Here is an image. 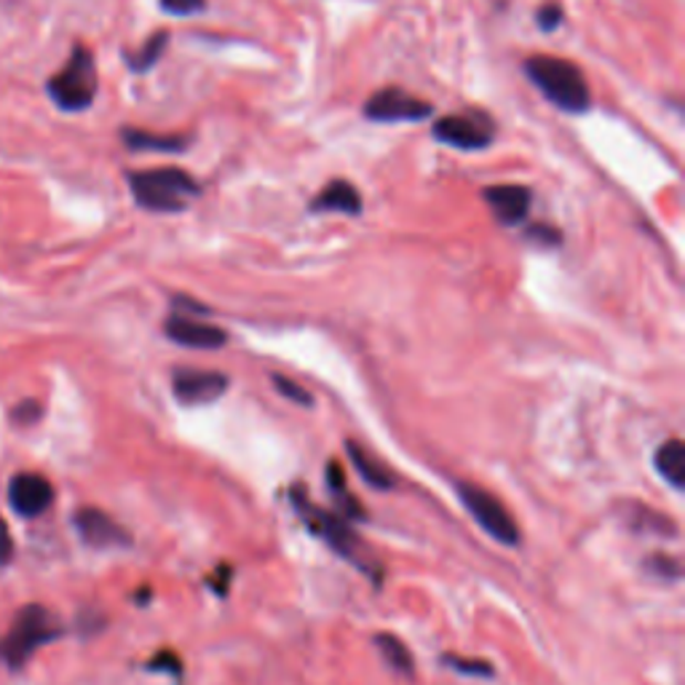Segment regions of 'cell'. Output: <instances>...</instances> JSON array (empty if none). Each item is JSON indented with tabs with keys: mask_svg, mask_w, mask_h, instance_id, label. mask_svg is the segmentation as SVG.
Returning a JSON list of instances; mask_svg holds the SVG:
<instances>
[{
	"mask_svg": "<svg viewBox=\"0 0 685 685\" xmlns=\"http://www.w3.org/2000/svg\"><path fill=\"white\" fill-rule=\"evenodd\" d=\"M632 517L626 519L630 523V528H634L637 533H656V536H677V528L675 523L667 517H662V514L645 509V506H632Z\"/></svg>",
	"mask_w": 685,
	"mask_h": 685,
	"instance_id": "obj_20",
	"label": "cell"
},
{
	"mask_svg": "<svg viewBox=\"0 0 685 685\" xmlns=\"http://www.w3.org/2000/svg\"><path fill=\"white\" fill-rule=\"evenodd\" d=\"M167 46H169V33L167 30H158V33H154L143 43L139 52L124 54L126 67H129L131 73H148V70H154L158 65V60H161L164 52H167Z\"/></svg>",
	"mask_w": 685,
	"mask_h": 685,
	"instance_id": "obj_18",
	"label": "cell"
},
{
	"mask_svg": "<svg viewBox=\"0 0 685 685\" xmlns=\"http://www.w3.org/2000/svg\"><path fill=\"white\" fill-rule=\"evenodd\" d=\"M348 450V459H351L354 468L359 472V477L367 482L370 487H376V491H391L394 487V477H391L389 472H386L380 463H376V459H372L367 450H361L357 442H348L346 445Z\"/></svg>",
	"mask_w": 685,
	"mask_h": 685,
	"instance_id": "obj_17",
	"label": "cell"
},
{
	"mask_svg": "<svg viewBox=\"0 0 685 685\" xmlns=\"http://www.w3.org/2000/svg\"><path fill=\"white\" fill-rule=\"evenodd\" d=\"M126 180H129L131 196H135L137 207L158 214L186 212L190 201L201 196L199 180H193L186 169L177 167L129 171Z\"/></svg>",
	"mask_w": 685,
	"mask_h": 685,
	"instance_id": "obj_2",
	"label": "cell"
},
{
	"mask_svg": "<svg viewBox=\"0 0 685 685\" xmlns=\"http://www.w3.org/2000/svg\"><path fill=\"white\" fill-rule=\"evenodd\" d=\"M455 491H459L461 504L466 506V512L472 514L474 519H477L479 528L485 530L487 536L496 538V541L504 544V547H517L519 544L517 523H514L512 514L504 509V504H500L493 493L482 491V487L472 485V482H459Z\"/></svg>",
	"mask_w": 685,
	"mask_h": 685,
	"instance_id": "obj_6",
	"label": "cell"
},
{
	"mask_svg": "<svg viewBox=\"0 0 685 685\" xmlns=\"http://www.w3.org/2000/svg\"><path fill=\"white\" fill-rule=\"evenodd\" d=\"M38 408L33 402H24V404H19V408L14 410V418L17 421H22V423H35L38 421Z\"/></svg>",
	"mask_w": 685,
	"mask_h": 685,
	"instance_id": "obj_29",
	"label": "cell"
},
{
	"mask_svg": "<svg viewBox=\"0 0 685 685\" xmlns=\"http://www.w3.org/2000/svg\"><path fill=\"white\" fill-rule=\"evenodd\" d=\"M60 634L62 624L49 608L24 605L11 621L9 632L0 637V662L11 670L24 667L41 645L52 643Z\"/></svg>",
	"mask_w": 685,
	"mask_h": 685,
	"instance_id": "obj_4",
	"label": "cell"
},
{
	"mask_svg": "<svg viewBox=\"0 0 685 685\" xmlns=\"http://www.w3.org/2000/svg\"><path fill=\"white\" fill-rule=\"evenodd\" d=\"M164 14L171 17H193L207 9V0H158Z\"/></svg>",
	"mask_w": 685,
	"mask_h": 685,
	"instance_id": "obj_23",
	"label": "cell"
},
{
	"mask_svg": "<svg viewBox=\"0 0 685 685\" xmlns=\"http://www.w3.org/2000/svg\"><path fill=\"white\" fill-rule=\"evenodd\" d=\"M308 209L314 214H348V218H357L361 214V196L359 190L351 186L348 180H329L319 193L310 199Z\"/></svg>",
	"mask_w": 685,
	"mask_h": 685,
	"instance_id": "obj_14",
	"label": "cell"
},
{
	"mask_svg": "<svg viewBox=\"0 0 685 685\" xmlns=\"http://www.w3.org/2000/svg\"><path fill=\"white\" fill-rule=\"evenodd\" d=\"M562 17H566V11H562L560 3H544L541 9L536 11V24L544 33H555L562 24Z\"/></svg>",
	"mask_w": 685,
	"mask_h": 685,
	"instance_id": "obj_24",
	"label": "cell"
},
{
	"mask_svg": "<svg viewBox=\"0 0 685 685\" xmlns=\"http://www.w3.org/2000/svg\"><path fill=\"white\" fill-rule=\"evenodd\" d=\"M482 199L491 207L500 225H519L528 218L533 193L525 186H491L482 190Z\"/></svg>",
	"mask_w": 685,
	"mask_h": 685,
	"instance_id": "obj_13",
	"label": "cell"
},
{
	"mask_svg": "<svg viewBox=\"0 0 685 685\" xmlns=\"http://www.w3.org/2000/svg\"><path fill=\"white\" fill-rule=\"evenodd\" d=\"M431 135L436 143L450 145L459 150H485L496 137L493 120L485 113L472 110L463 116H445L431 126Z\"/></svg>",
	"mask_w": 685,
	"mask_h": 685,
	"instance_id": "obj_8",
	"label": "cell"
},
{
	"mask_svg": "<svg viewBox=\"0 0 685 685\" xmlns=\"http://www.w3.org/2000/svg\"><path fill=\"white\" fill-rule=\"evenodd\" d=\"M645 570H649V573H653V576H658V579H664V581L681 579V562L672 560V557H667V555L649 557V560H645Z\"/></svg>",
	"mask_w": 685,
	"mask_h": 685,
	"instance_id": "obj_22",
	"label": "cell"
},
{
	"mask_svg": "<svg viewBox=\"0 0 685 685\" xmlns=\"http://www.w3.org/2000/svg\"><path fill=\"white\" fill-rule=\"evenodd\" d=\"M525 75L560 110L587 113L589 105H592L587 78H583V73L573 62L560 60V56L536 54L525 60Z\"/></svg>",
	"mask_w": 685,
	"mask_h": 685,
	"instance_id": "obj_3",
	"label": "cell"
},
{
	"mask_svg": "<svg viewBox=\"0 0 685 685\" xmlns=\"http://www.w3.org/2000/svg\"><path fill=\"white\" fill-rule=\"evenodd\" d=\"M11 557H14V538H11L6 519L0 517V568L9 566Z\"/></svg>",
	"mask_w": 685,
	"mask_h": 685,
	"instance_id": "obj_26",
	"label": "cell"
},
{
	"mask_svg": "<svg viewBox=\"0 0 685 685\" xmlns=\"http://www.w3.org/2000/svg\"><path fill=\"white\" fill-rule=\"evenodd\" d=\"M73 523L81 541L94 549H116V547H129L131 544L129 533L120 528L110 514L94 509V506H84V509L75 512Z\"/></svg>",
	"mask_w": 685,
	"mask_h": 685,
	"instance_id": "obj_10",
	"label": "cell"
},
{
	"mask_svg": "<svg viewBox=\"0 0 685 685\" xmlns=\"http://www.w3.org/2000/svg\"><path fill=\"white\" fill-rule=\"evenodd\" d=\"M445 664H450L461 675L472 677H493V667L485 662H472V658H459V656H445Z\"/></svg>",
	"mask_w": 685,
	"mask_h": 685,
	"instance_id": "obj_25",
	"label": "cell"
},
{
	"mask_svg": "<svg viewBox=\"0 0 685 685\" xmlns=\"http://www.w3.org/2000/svg\"><path fill=\"white\" fill-rule=\"evenodd\" d=\"M9 500L22 517H38L54 504V487L41 474H17L9 485Z\"/></svg>",
	"mask_w": 685,
	"mask_h": 685,
	"instance_id": "obj_12",
	"label": "cell"
},
{
	"mask_svg": "<svg viewBox=\"0 0 685 685\" xmlns=\"http://www.w3.org/2000/svg\"><path fill=\"white\" fill-rule=\"evenodd\" d=\"M271 380H274V389L278 391V397L289 399V402L295 404H303V408H314V397H310L301 383H295V380L287 376H274Z\"/></svg>",
	"mask_w": 685,
	"mask_h": 685,
	"instance_id": "obj_21",
	"label": "cell"
},
{
	"mask_svg": "<svg viewBox=\"0 0 685 685\" xmlns=\"http://www.w3.org/2000/svg\"><path fill=\"white\" fill-rule=\"evenodd\" d=\"M656 472L667 485L675 487V491H683L685 487V445L681 440H670L664 442L662 447L656 450Z\"/></svg>",
	"mask_w": 685,
	"mask_h": 685,
	"instance_id": "obj_16",
	"label": "cell"
},
{
	"mask_svg": "<svg viewBox=\"0 0 685 685\" xmlns=\"http://www.w3.org/2000/svg\"><path fill=\"white\" fill-rule=\"evenodd\" d=\"M292 504H295V509L297 514H301L303 523H306V528L310 533H316L319 538H325L327 547L333 549L335 555H340L342 560L354 562L361 573H370L378 579V573H380L378 560L376 557H370L367 544L361 541V538L357 536V530L348 525L346 517H338V514L314 506V500L308 498L306 487L303 485H292Z\"/></svg>",
	"mask_w": 685,
	"mask_h": 685,
	"instance_id": "obj_1",
	"label": "cell"
},
{
	"mask_svg": "<svg viewBox=\"0 0 685 685\" xmlns=\"http://www.w3.org/2000/svg\"><path fill=\"white\" fill-rule=\"evenodd\" d=\"M231 380L223 372L214 370H193V367H180L171 376V389H175L177 402L186 408H201V404L218 402L225 394Z\"/></svg>",
	"mask_w": 685,
	"mask_h": 685,
	"instance_id": "obj_9",
	"label": "cell"
},
{
	"mask_svg": "<svg viewBox=\"0 0 685 685\" xmlns=\"http://www.w3.org/2000/svg\"><path fill=\"white\" fill-rule=\"evenodd\" d=\"M97 65H94V54L86 46H73L65 67L46 81V92L52 103L65 113H81L88 110L97 99Z\"/></svg>",
	"mask_w": 685,
	"mask_h": 685,
	"instance_id": "obj_5",
	"label": "cell"
},
{
	"mask_svg": "<svg viewBox=\"0 0 685 685\" xmlns=\"http://www.w3.org/2000/svg\"><path fill=\"white\" fill-rule=\"evenodd\" d=\"M327 485H329V491L335 493V496H342V493H348L346 491V474H342V468H340V463H327Z\"/></svg>",
	"mask_w": 685,
	"mask_h": 685,
	"instance_id": "obj_27",
	"label": "cell"
},
{
	"mask_svg": "<svg viewBox=\"0 0 685 685\" xmlns=\"http://www.w3.org/2000/svg\"><path fill=\"white\" fill-rule=\"evenodd\" d=\"M376 643L380 649V656H383V662L389 664L391 670L399 672L402 677H412V672H415V662H412V653L408 651V645H404L397 634H389V632L378 634Z\"/></svg>",
	"mask_w": 685,
	"mask_h": 685,
	"instance_id": "obj_19",
	"label": "cell"
},
{
	"mask_svg": "<svg viewBox=\"0 0 685 685\" xmlns=\"http://www.w3.org/2000/svg\"><path fill=\"white\" fill-rule=\"evenodd\" d=\"M120 139L135 154H186L190 145V137L186 135H150L143 129H129V126L120 131Z\"/></svg>",
	"mask_w": 685,
	"mask_h": 685,
	"instance_id": "obj_15",
	"label": "cell"
},
{
	"mask_svg": "<svg viewBox=\"0 0 685 685\" xmlns=\"http://www.w3.org/2000/svg\"><path fill=\"white\" fill-rule=\"evenodd\" d=\"M528 236L536 239V241H544V244H549V246L560 244V231H557V228H551V225H533L528 231Z\"/></svg>",
	"mask_w": 685,
	"mask_h": 685,
	"instance_id": "obj_28",
	"label": "cell"
},
{
	"mask_svg": "<svg viewBox=\"0 0 685 685\" xmlns=\"http://www.w3.org/2000/svg\"><path fill=\"white\" fill-rule=\"evenodd\" d=\"M365 116L370 120H378V124H415V120H426L434 107L426 99L415 97V94L404 92L399 86H383L367 99Z\"/></svg>",
	"mask_w": 685,
	"mask_h": 685,
	"instance_id": "obj_7",
	"label": "cell"
},
{
	"mask_svg": "<svg viewBox=\"0 0 685 685\" xmlns=\"http://www.w3.org/2000/svg\"><path fill=\"white\" fill-rule=\"evenodd\" d=\"M164 333H167L169 340H175L177 346L196 348V351H218L228 342V333L223 327L204 325L199 319H190V316L182 314H171L164 325Z\"/></svg>",
	"mask_w": 685,
	"mask_h": 685,
	"instance_id": "obj_11",
	"label": "cell"
}]
</instances>
